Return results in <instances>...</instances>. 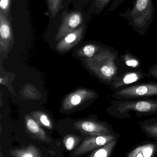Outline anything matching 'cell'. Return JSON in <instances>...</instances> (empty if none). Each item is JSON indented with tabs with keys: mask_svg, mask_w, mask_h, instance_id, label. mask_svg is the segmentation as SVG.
Masks as SVG:
<instances>
[{
	"mask_svg": "<svg viewBox=\"0 0 157 157\" xmlns=\"http://www.w3.org/2000/svg\"><path fill=\"white\" fill-rule=\"evenodd\" d=\"M108 108L109 114L117 119L140 117L157 114V98L116 100Z\"/></svg>",
	"mask_w": 157,
	"mask_h": 157,
	"instance_id": "1",
	"label": "cell"
},
{
	"mask_svg": "<svg viewBox=\"0 0 157 157\" xmlns=\"http://www.w3.org/2000/svg\"><path fill=\"white\" fill-rule=\"evenodd\" d=\"M155 8L152 0H136L132 9L120 13L135 32L144 35L147 32L153 20Z\"/></svg>",
	"mask_w": 157,
	"mask_h": 157,
	"instance_id": "2",
	"label": "cell"
},
{
	"mask_svg": "<svg viewBox=\"0 0 157 157\" xmlns=\"http://www.w3.org/2000/svg\"><path fill=\"white\" fill-rule=\"evenodd\" d=\"M117 58L116 53L106 49L90 58L93 68L98 76L109 85L118 76Z\"/></svg>",
	"mask_w": 157,
	"mask_h": 157,
	"instance_id": "3",
	"label": "cell"
},
{
	"mask_svg": "<svg viewBox=\"0 0 157 157\" xmlns=\"http://www.w3.org/2000/svg\"><path fill=\"white\" fill-rule=\"evenodd\" d=\"M112 96L116 100L144 99L157 96V82H137L115 91Z\"/></svg>",
	"mask_w": 157,
	"mask_h": 157,
	"instance_id": "4",
	"label": "cell"
},
{
	"mask_svg": "<svg viewBox=\"0 0 157 157\" xmlns=\"http://www.w3.org/2000/svg\"><path fill=\"white\" fill-rule=\"evenodd\" d=\"M150 77L147 73L140 69L127 71L117 76L110 84L111 90L116 91L137 83L145 78Z\"/></svg>",
	"mask_w": 157,
	"mask_h": 157,
	"instance_id": "5",
	"label": "cell"
},
{
	"mask_svg": "<svg viewBox=\"0 0 157 157\" xmlns=\"http://www.w3.org/2000/svg\"><path fill=\"white\" fill-rule=\"evenodd\" d=\"M83 21L82 14L80 11L72 12L66 15L59 27L56 40L59 42L69 33L81 25Z\"/></svg>",
	"mask_w": 157,
	"mask_h": 157,
	"instance_id": "6",
	"label": "cell"
},
{
	"mask_svg": "<svg viewBox=\"0 0 157 157\" xmlns=\"http://www.w3.org/2000/svg\"><path fill=\"white\" fill-rule=\"evenodd\" d=\"M14 43L12 27L10 19L0 10V51L6 52Z\"/></svg>",
	"mask_w": 157,
	"mask_h": 157,
	"instance_id": "7",
	"label": "cell"
},
{
	"mask_svg": "<svg viewBox=\"0 0 157 157\" xmlns=\"http://www.w3.org/2000/svg\"><path fill=\"white\" fill-rule=\"evenodd\" d=\"M78 128L92 136H106L117 133L109 123L94 120L80 122L78 124Z\"/></svg>",
	"mask_w": 157,
	"mask_h": 157,
	"instance_id": "8",
	"label": "cell"
},
{
	"mask_svg": "<svg viewBox=\"0 0 157 157\" xmlns=\"http://www.w3.org/2000/svg\"><path fill=\"white\" fill-rule=\"evenodd\" d=\"M120 134L117 133L106 136H93L87 138L83 141L80 147L75 151L76 155L83 154L92 150L96 149L106 143L120 138Z\"/></svg>",
	"mask_w": 157,
	"mask_h": 157,
	"instance_id": "9",
	"label": "cell"
},
{
	"mask_svg": "<svg viewBox=\"0 0 157 157\" xmlns=\"http://www.w3.org/2000/svg\"><path fill=\"white\" fill-rule=\"evenodd\" d=\"M84 30L85 26L82 25L76 30L66 35L59 41L56 46L57 50L61 52L70 50L79 43L83 36Z\"/></svg>",
	"mask_w": 157,
	"mask_h": 157,
	"instance_id": "10",
	"label": "cell"
},
{
	"mask_svg": "<svg viewBox=\"0 0 157 157\" xmlns=\"http://www.w3.org/2000/svg\"><path fill=\"white\" fill-rule=\"evenodd\" d=\"M157 153V143L146 141L133 147L126 154V157H152Z\"/></svg>",
	"mask_w": 157,
	"mask_h": 157,
	"instance_id": "11",
	"label": "cell"
},
{
	"mask_svg": "<svg viewBox=\"0 0 157 157\" xmlns=\"http://www.w3.org/2000/svg\"><path fill=\"white\" fill-rule=\"evenodd\" d=\"M97 96L95 93L86 90H79L70 94L65 101L64 107L70 109L79 105L85 99H93Z\"/></svg>",
	"mask_w": 157,
	"mask_h": 157,
	"instance_id": "12",
	"label": "cell"
},
{
	"mask_svg": "<svg viewBox=\"0 0 157 157\" xmlns=\"http://www.w3.org/2000/svg\"><path fill=\"white\" fill-rule=\"evenodd\" d=\"M139 126L148 137L157 141V117L141 120Z\"/></svg>",
	"mask_w": 157,
	"mask_h": 157,
	"instance_id": "13",
	"label": "cell"
},
{
	"mask_svg": "<svg viewBox=\"0 0 157 157\" xmlns=\"http://www.w3.org/2000/svg\"><path fill=\"white\" fill-rule=\"evenodd\" d=\"M118 139V138L115 139L98 148L90 156L93 157H110L116 147Z\"/></svg>",
	"mask_w": 157,
	"mask_h": 157,
	"instance_id": "14",
	"label": "cell"
},
{
	"mask_svg": "<svg viewBox=\"0 0 157 157\" xmlns=\"http://www.w3.org/2000/svg\"><path fill=\"white\" fill-rule=\"evenodd\" d=\"M26 126L30 132L37 136L38 137L42 139L46 138L44 132L40 128L39 125L33 119L27 117L26 118Z\"/></svg>",
	"mask_w": 157,
	"mask_h": 157,
	"instance_id": "15",
	"label": "cell"
},
{
	"mask_svg": "<svg viewBox=\"0 0 157 157\" xmlns=\"http://www.w3.org/2000/svg\"><path fill=\"white\" fill-rule=\"evenodd\" d=\"M123 59L126 66L132 68H138L141 65L139 59L128 51L125 52L123 56Z\"/></svg>",
	"mask_w": 157,
	"mask_h": 157,
	"instance_id": "16",
	"label": "cell"
},
{
	"mask_svg": "<svg viewBox=\"0 0 157 157\" xmlns=\"http://www.w3.org/2000/svg\"><path fill=\"white\" fill-rule=\"evenodd\" d=\"M102 49H103L97 45L87 44L81 48L79 50L78 53L81 55L90 58L94 56L96 52Z\"/></svg>",
	"mask_w": 157,
	"mask_h": 157,
	"instance_id": "17",
	"label": "cell"
},
{
	"mask_svg": "<svg viewBox=\"0 0 157 157\" xmlns=\"http://www.w3.org/2000/svg\"><path fill=\"white\" fill-rule=\"evenodd\" d=\"M37 150L34 147H30L24 150L16 151L13 153L14 156L21 157H33L40 156Z\"/></svg>",
	"mask_w": 157,
	"mask_h": 157,
	"instance_id": "18",
	"label": "cell"
},
{
	"mask_svg": "<svg viewBox=\"0 0 157 157\" xmlns=\"http://www.w3.org/2000/svg\"><path fill=\"white\" fill-rule=\"evenodd\" d=\"M48 9L52 18L59 11L62 6V0H47Z\"/></svg>",
	"mask_w": 157,
	"mask_h": 157,
	"instance_id": "19",
	"label": "cell"
},
{
	"mask_svg": "<svg viewBox=\"0 0 157 157\" xmlns=\"http://www.w3.org/2000/svg\"><path fill=\"white\" fill-rule=\"evenodd\" d=\"M11 2V0H0V10L6 15L10 21H11L10 15Z\"/></svg>",
	"mask_w": 157,
	"mask_h": 157,
	"instance_id": "20",
	"label": "cell"
},
{
	"mask_svg": "<svg viewBox=\"0 0 157 157\" xmlns=\"http://www.w3.org/2000/svg\"><path fill=\"white\" fill-rule=\"evenodd\" d=\"M111 0H95L94 7L99 10H103Z\"/></svg>",
	"mask_w": 157,
	"mask_h": 157,
	"instance_id": "21",
	"label": "cell"
},
{
	"mask_svg": "<svg viewBox=\"0 0 157 157\" xmlns=\"http://www.w3.org/2000/svg\"><path fill=\"white\" fill-rule=\"evenodd\" d=\"M74 145H75V140L72 137L70 136L67 138L65 141V147L68 150H71L74 147Z\"/></svg>",
	"mask_w": 157,
	"mask_h": 157,
	"instance_id": "22",
	"label": "cell"
},
{
	"mask_svg": "<svg viewBox=\"0 0 157 157\" xmlns=\"http://www.w3.org/2000/svg\"><path fill=\"white\" fill-rule=\"evenodd\" d=\"M147 73L150 77H152L154 78L157 79V64L150 67L149 68Z\"/></svg>",
	"mask_w": 157,
	"mask_h": 157,
	"instance_id": "23",
	"label": "cell"
},
{
	"mask_svg": "<svg viewBox=\"0 0 157 157\" xmlns=\"http://www.w3.org/2000/svg\"><path fill=\"white\" fill-rule=\"evenodd\" d=\"M39 119H40V122L43 125L47 127L51 128L52 126H51V123H50V121H49L48 117H47V116L46 115L42 114L41 115H40Z\"/></svg>",
	"mask_w": 157,
	"mask_h": 157,
	"instance_id": "24",
	"label": "cell"
},
{
	"mask_svg": "<svg viewBox=\"0 0 157 157\" xmlns=\"http://www.w3.org/2000/svg\"><path fill=\"white\" fill-rule=\"evenodd\" d=\"M124 1L125 0H113L108 11L109 12H112L114 10L116 9H117L120 5H121L124 2Z\"/></svg>",
	"mask_w": 157,
	"mask_h": 157,
	"instance_id": "25",
	"label": "cell"
},
{
	"mask_svg": "<svg viewBox=\"0 0 157 157\" xmlns=\"http://www.w3.org/2000/svg\"><path fill=\"white\" fill-rule=\"evenodd\" d=\"M2 79L1 78V79H0V82H1V83H2Z\"/></svg>",
	"mask_w": 157,
	"mask_h": 157,
	"instance_id": "26",
	"label": "cell"
}]
</instances>
